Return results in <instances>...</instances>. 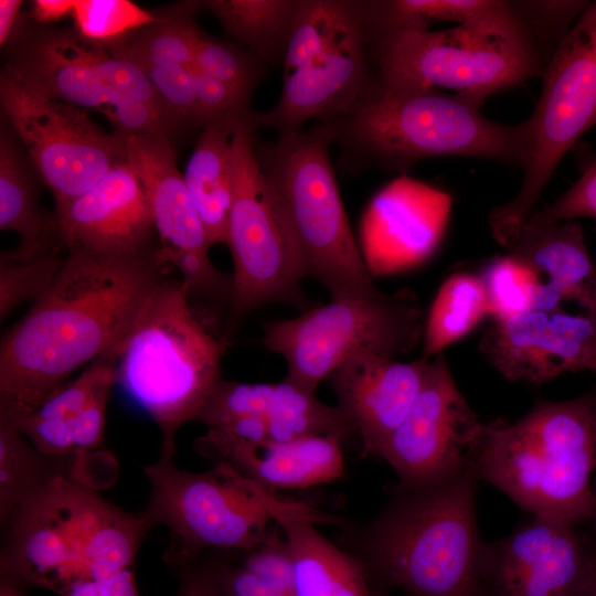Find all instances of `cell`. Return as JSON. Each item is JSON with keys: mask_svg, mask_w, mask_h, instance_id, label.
<instances>
[{"mask_svg": "<svg viewBox=\"0 0 596 596\" xmlns=\"http://www.w3.org/2000/svg\"><path fill=\"white\" fill-rule=\"evenodd\" d=\"M143 471L150 483L143 511L155 525L168 528L163 560L179 574L203 555L252 550L275 526L260 487L226 464L192 472L160 456Z\"/></svg>", "mask_w": 596, "mask_h": 596, "instance_id": "cell-11", "label": "cell"}, {"mask_svg": "<svg viewBox=\"0 0 596 596\" xmlns=\"http://www.w3.org/2000/svg\"><path fill=\"white\" fill-rule=\"evenodd\" d=\"M479 352L507 381L534 385L596 372V321L583 312L532 309L490 319Z\"/></svg>", "mask_w": 596, "mask_h": 596, "instance_id": "cell-19", "label": "cell"}, {"mask_svg": "<svg viewBox=\"0 0 596 596\" xmlns=\"http://www.w3.org/2000/svg\"><path fill=\"white\" fill-rule=\"evenodd\" d=\"M78 457H54L39 451L17 425L0 415V520L3 526L18 508L57 476H68ZM77 480V479H76Z\"/></svg>", "mask_w": 596, "mask_h": 596, "instance_id": "cell-29", "label": "cell"}, {"mask_svg": "<svg viewBox=\"0 0 596 596\" xmlns=\"http://www.w3.org/2000/svg\"><path fill=\"white\" fill-rule=\"evenodd\" d=\"M62 596H140L135 570H117L72 584Z\"/></svg>", "mask_w": 596, "mask_h": 596, "instance_id": "cell-41", "label": "cell"}, {"mask_svg": "<svg viewBox=\"0 0 596 596\" xmlns=\"http://www.w3.org/2000/svg\"><path fill=\"white\" fill-rule=\"evenodd\" d=\"M480 274L488 292L490 319L532 309H561L562 302L543 278L509 253L493 258Z\"/></svg>", "mask_w": 596, "mask_h": 596, "instance_id": "cell-33", "label": "cell"}, {"mask_svg": "<svg viewBox=\"0 0 596 596\" xmlns=\"http://www.w3.org/2000/svg\"><path fill=\"white\" fill-rule=\"evenodd\" d=\"M536 22H486L446 30H404L368 42L375 82L445 87L480 105L501 89L543 75L554 52Z\"/></svg>", "mask_w": 596, "mask_h": 596, "instance_id": "cell-8", "label": "cell"}, {"mask_svg": "<svg viewBox=\"0 0 596 596\" xmlns=\"http://www.w3.org/2000/svg\"><path fill=\"white\" fill-rule=\"evenodd\" d=\"M341 438L312 436L290 441L253 443L209 428L194 443L195 450L231 466L258 487L275 491L300 489L340 478L344 469Z\"/></svg>", "mask_w": 596, "mask_h": 596, "instance_id": "cell-23", "label": "cell"}, {"mask_svg": "<svg viewBox=\"0 0 596 596\" xmlns=\"http://www.w3.org/2000/svg\"><path fill=\"white\" fill-rule=\"evenodd\" d=\"M451 206L449 193L406 174L384 185L360 222L359 248L371 276L403 273L427 262L441 243Z\"/></svg>", "mask_w": 596, "mask_h": 596, "instance_id": "cell-20", "label": "cell"}, {"mask_svg": "<svg viewBox=\"0 0 596 596\" xmlns=\"http://www.w3.org/2000/svg\"><path fill=\"white\" fill-rule=\"evenodd\" d=\"M0 104L1 116L52 192L56 214L127 163L126 136L106 132L86 109L32 94L3 74Z\"/></svg>", "mask_w": 596, "mask_h": 596, "instance_id": "cell-15", "label": "cell"}, {"mask_svg": "<svg viewBox=\"0 0 596 596\" xmlns=\"http://www.w3.org/2000/svg\"><path fill=\"white\" fill-rule=\"evenodd\" d=\"M139 67V66H138ZM151 83L173 136L203 127L194 91V63L188 67H140Z\"/></svg>", "mask_w": 596, "mask_h": 596, "instance_id": "cell-37", "label": "cell"}, {"mask_svg": "<svg viewBox=\"0 0 596 596\" xmlns=\"http://www.w3.org/2000/svg\"><path fill=\"white\" fill-rule=\"evenodd\" d=\"M331 131L317 121L309 128L256 140L260 170L281 211L302 277L319 281L332 299L375 294L352 234L329 158Z\"/></svg>", "mask_w": 596, "mask_h": 596, "instance_id": "cell-7", "label": "cell"}, {"mask_svg": "<svg viewBox=\"0 0 596 596\" xmlns=\"http://www.w3.org/2000/svg\"><path fill=\"white\" fill-rule=\"evenodd\" d=\"M590 392L536 403L517 422L489 421L475 465L486 481L533 517L587 525L596 511Z\"/></svg>", "mask_w": 596, "mask_h": 596, "instance_id": "cell-5", "label": "cell"}, {"mask_svg": "<svg viewBox=\"0 0 596 596\" xmlns=\"http://www.w3.org/2000/svg\"><path fill=\"white\" fill-rule=\"evenodd\" d=\"M216 570L221 596H284L249 573L240 562L216 560Z\"/></svg>", "mask_w": 596, "mask_h": 596, "instance_id": "cell-42", "label": "cell"}, {"mask_svg": "<svg viewBox=\"0 0 596 596\" xmlns=\"http://www.w3.org/2000/svg\"><path fill=\"white\" fill-rule=\"evenodd\" d=\"M200 1L174 6L158 13L160 20L128 34L106 46L109 52L139 67H188L194 63L200 26L195 15Z\"/></svg>", "mask_w": 596, "mask_h": 596, "instance_id": "cell-31", "label": "cell"}, {"mask_svg": "<svg viewBox=\"0 0 596 596\" xmlns=\"http://www.w3.org/2000/svg\"><path fill=\"white\" fill-rule=\"evenodd\" d=\"M595 225H596V219H595Z\"/></svg>", "mask_w": 596, "mask_h": 596, "instance_id": "cell-51", "label": "cell"}, {"mask_svg": "<svg viewBox=\"0 0 596 596\" xmlns=\"http://www.w3.org/2000/svg\"><path fill=\"white\" fill-rule=\"evenodd\" d=\"M177 596H221L217 583L216 558L204 556L183 572Z\"/></svg>", "mask_w": 596, "mask_h": 596, "instance_id": "cell-43", "label": "cell"}, {"mask_svg": "<svg viewBox=\"0 0 596 596\" xmlns=\"http://www.w3.org/2000/svg\"><path fill=\"white\" fill-rule=\"evenodd\" d=\"M593 490H594V493L596 496V476L593 479ZM585 526L588 528L587 532H588L590 539L593 540V542L596 545V511H595V514H594L592 521Z\"/></svg>", "mask_w": 596, "mask_h": 596, "instance_id": "cell-48", "label": "cell"}, {"mask_svg": "<svg viewBox=\"0 0 596 596\" xmlns=\"http://www.w3.org/2000/svg\"><path fill=\"white\" fill-rule=\"evenodd\" d=\"M238 561L249 573L284 596H294L292 561L287 540L275 524L270 533Z\"/></svg>", "mask_w": 596, "mask_h": 596, "instance_id": "cell-39", "label": "cell"}, {"mask_svg": "<svg viewBox=\"0 0 596 596\" xmlns=\"http://www.w3.org/2000/svg\"><path fill=\"white\" fill-rule=\"evenodd\" d=\"M590 396H592V419H593V428H594L595 445H596V389L590 391Z\"/></svg>", "mask_w": 596, "mask_h": 596, "instance_id": "cell-49", "label": "cell"}, {"mask_svg": "<svg viewBox=\"0 0 596 596\" xmlns=\"http://www.w3.org/2000/svg\"><path fill=\"white\" fill-rule=\"evenodd\" d=\"M432 359L403 362L358 353L328 377L338 407L362 443V456H377L403 423L427 377Z\"/></svg>", "mask_w": 596, "mask_h": 596, "instance_id": "cell-21", "label": "cell"}, {"mask_svg": "<svg viewBox=\"0 0 596 596\" xmlns=\"http://www.w3.org/2000/svg\"><path fill=\"white\" fill-rule=\"evenodd\" d=\"M571 596H596V545L594 557Z\"/></svg>", "mask_w": 596, "mask_h": 596, "instance_id": "cell-46", "label": "cell"}, {"mask_svg": "<svg viewBox=\"0 0 596 596\" xmlns=\"http://www.w3.org/2000/svg\"><path fill=\"white\" fill-rule=\"evenodd\" d=\"M71 17L81 36L105 46L160 20L129 0H76Z\"/></svg>", "mask_w": 596, "mask_h": 596, "instance_id": "cell-35", "label": "cell"}, {"mask_svg": "<svg viewBox=\"0 0 596 596\" xmlns=\"http://www.w3.org/2000/svg\"><path fill=\"white\" fill-rule=\"evenodd\" d=\"M488 423L471 408L439 353L432 358L423 389L379 457L405 485L475 472Z\"/></svg>", "mask_w": 596, "mask_h": 596, "instance_id": "cell-16", "label": "cell"}, {"mask_svg": "<svg viewBox=\"0 0 596 596\" xmlns=\"http://www.w3.org/2000/svg\"><path fill=\"white\" fill-rule=\"evenodd\" d=\"M1 74L38 96L104 115L123 136L173 138L159 98L136 64L73 28L19 23Z\"/></svg>", "mask_w": 596, "mask_h": 596, "instance_id": "cell-9", "label": "cell"}, {"mask_svg": "<svg viewBox=\"0 0 596 596\" xmlns=\"http://www.w3.org/2000/svg\"><path fill=\"white\" fill-rule=\"evenodd\" d=\"M238 121L202 127L183 174L210 246L227 244L234 194L232 136Z\"/></svg>", "mask_w": 596, "mask_h": 596, "instance_id": "cell-27", "label": "cell"}, {"mask_svg": "<svg viewBox=\"0 0 596 596\" xmlns=\"http://www.w3.org/2000/svg\"><path fill=\"white\" fill-rule=\"evenodd\" d=\"M481 105L436 88L397 87L375 82L347 111L317 120L340 148L349 172L369 169L405 172L421 160L467 157L523 168L528 125L485 117Z\"/></svg>", "mask_w": 596, "mask_h": 596, "instance_id": "cell-3", "label": "cell"}, {"mask_svg": "<svg viewBox=\"0 0 596 596\" xmlns=\"http://www.w3.org/2000/svg\"><path fill=\"white\" fill-rule=\"evenodd\" d=\"M259 128L256 111L241 119L232 136L234 194L227 245L234 274L228 326L273 302L309 309L300 287L304 278L277 200L255 151Z\"/></svg>", "mask_w": 596, "mask_h": 596, "instance_id": "cell-14", "label": "cell"}, {"mask_svg": "<svg viewBox=\"0 0 596 596\" xmlns=\"http://www.w3.org/2000/svg\"><path fill=\"white\" fill-rule=\"evenodd\" d=\"M582 529L533 517L486 543L478 596H571L595 554Z\"/></svg>", "mask_w": 596, "mask_h": 596, "instance_id": "cell-18", "label": "cell"}, {"mask_svg": "<svg viewBox=\"0 0 596 596\" xmlns=\"http://www.w3.org/2000/svg\"><path fill=\"white\" fill-rule=\"evenodd\" d=\"M579 217L596 219V160L552 203L535 211L525 224L552 225Z\"/></svg>", "mask_w": 596, "mask_h": 596, "instance_id": "cell-40", "label": "cell"}, {"mask_svg": "<svg viewBox=\"0 0 596 596\" xmlns=\"http://www.w3.org/2000/svg\"><path fill=\"white\" fill-rule=\"evenodd\" d=\"M509 249L543 278L561 302L577 304L596 321V267L578 222L524 224Z\"/></svg>", "mask_w": 596, "mask_h": 596, "instance_id": "cell-26", "label": "cell"}, {"mask_svg": "<svg viewBox=\"0 0 596 596\" xmlns=\"http://www.w3.org/2000/svg\"><path fill=\"white\" fill-rule=\"evenodd\" d=\"M44 184L20 139L8 120L0 124V230L19 235V244L1 254L31 258L63 246L55 212L40 201Z\"/></svg>", "mask_w": 596, "mask_h": 596, "instance_id": "cell-25", "label": "cell"}, {"mask_svg": "<svg viewBox=\"0 0 596 596\" xmlns=\"http://www.w3.org/2000/svg\"><path fill=\"white\" fill-rule=\"evenodd\" d=\"M76 0H35L29 17L38 25L47 26L72 15Z\"/></svg>", "mask_w": 596, "mask_h": 596, "instance_id": "cell-44", "label": "cell"}, {"mask_svg": "<svg viewBox=\"0 0 596 596\" xmlns=\"http://www.w3.org/2000/svg\"><path fill=\"white\" fill-rule=\"evenodd\" d=\"M479 479L395 483L382 509L353 530L351 550L371 585L407 596H478L485 542L476 518Z\"/></svg>", "mask_w": 596, "mask_h": 596, "instance_id": "cell-2", "label": "cell"}, {"mask_svg": "<svg viewBox=\"0 0 596 596\" xmlns=\"http://www.w3.org/2000/svg\"><path fill=\"white\" fill-rule=\"evenodd\" d=\"M265 419L269 439L275 441L312 436H337L342 439L355 432L338 406L322 403L316 393L287 377L274 383Z\"/></svg>", "mask_w": 596, "mask_h": 596, "instance_id": "cell-32", "label": "cell"}, {"mask_svg": "<svg viewBox=\"0 0 596 596\" xmlns=\"http://www.w3.org/2000/svg\"><path fill=\"white\" fill-rule=\"evenodd\" d=\"M20 0L0 1V45L6 46L20 21Z\"/></svg>", "mask_w": 596, "mask_h": 596, "instance_id": "cell-45", "label": "cell"}, {"mask_svg": "<svg viewBox=\"0 0 596 596\" xmlns=\"http://www.w3.org/2000/svg\"><path fill=\"white\" fill-rule=\"evenodd\" d=\"M300 0H207L201 8L268 65L283 64Z\"/></svg>", "mask_w": 596, "mask_h": 596, "instance_id": "cell-28", "label": "cell"}, {"mask_svg": "<svg viewBox=\"0 0 596 596\" xmlns=\"http://www.w3.org/2000/svg\"><path fill=\"white\" fill-rule=\"evenodd\" d=\"M153 526L145 511H125L93 487L57 476L2 526L1 579L62 596L75 582L134 568Z\"/></svg>", "mask_w": 596, "mask_h": 596, "instance_id": "cell-4", "label": "cell"}, {"mask_svg": "<svg viewBox=\"0 0 596 596\" xmlns=\"http://www.w3.org/2000/svg\"><path fill=\"white\" fill-rule=\"evenodd\" d=\"M487 317L490 306L481 274L453 273L439 287L425 318L422 358L443 353Z\"/></svg>", "mask_w": 596, "mask_h": 596, "instance_id": "cell-30", "label": "cell"}, {"mask_svg": "<svg viewBox=\"0 0 596 596\" xmlns=\"http://www.w3.org/2000/svg\"><path fill=\"white\" fill-rule=\"evenodd\" d=\"M262 494L289 546L294 596H375L358 560L316 528V523L340 524V520L326 517L306 503L280 499L263 488Z\"/></svg>", "mask_w": 596, "mask_h": 596, "instance_id": "cell-24", "label": "cell"}, {"mask_svg": "<svg viewBox=\"0 0 596 596\" xmlns=\"http://www.w3.org/2000/svg\"><path fill=\"white\" fill-rule=\"evenodd\" d=\"M375 596H385V595H383V594H376V592H375ZM403 596H407V595H403Z\"/></svg>", "mask_w": 596, "mask_h": 596, "instance_id": "cell-50", "label": "cell"}, {"mask_svg": "<svg viewBox=\"0 0 596 596\" xmlns=\"http://www.w3.org/2000/svg\"><path fill=\"white\" fill-rule=\"evenodd\" d=\"M283 68L278 102L256 111L259 127L298 130L360 102L375 85L361 0H300Z\"/></svg>", "mask_w": 596, "mask_h": 596, "instance_id": "cell-10", "label": "cell"}, {"mask_svg": "<svg viewBox=\"0 0 596 596\" xmlns=\"http://www.w3.org/2000/svg\"><path fill=\"white\" fill-rule=\"evenodd\" d=\"M0 596H26V595L23 588L1 579Z\"/></svg>", "mask_w": 596, "mask_h": 596, "instance_id": "cell-47", "label": "cell"}, {"mask_svg": "<svg viewBox=\"0 0 596 596\" xmlns=\"http://www.w3.org/2000/svg\"><path fill=\"white\" fill-rule=\"evenodd\" d=\"M528 125V153L518 193L494 206L488 224L496 242L510 248L555 169L596 124V1L587 6L555 49Z\"/></svg>", "mask_w": 596, "mask_h": 596, "instance_id": "cell-13", "label": "cell"}, {"mask_svg": "<svg viewBox=\"0 0 596 596\" xmlns=\"http://www.w3.org/2000/svg\"><path fill=\"white\" fill-rule=\"evenodd\" d=\"M425 317L408 288L332 299L298 317L266 322L262 341L287 364V379L316 393L319 384L358 353L408 355L423 340Z\"/></svg>", "mask_w": 596, "mask_h": 596, "instance_id": "cell-12", "label": "cell"}, {"mask_svg": "<svg viewBox=\"0 0 596 596\" xmlns=\"http://www.w3.org/2000/svg\"><path fill=\"white\" fill-rule=\"evenodd\" d=\"M127 163L140 180L160 240L159 255L180 270L191 294L211 302H231L233 276L209 257L201 219L179 171L172 139L163 135L126 136Z\"/></svg>", "mask_w": 596, "mask_h": 596, "instance_id": "cell-17", "label": "cell"}, {"mask_svg": "<svg viewBox=\"0 0 596 596\" xmlns=\"http://www.w3.org/2000/svg\"><path fill=\"white\" fill-rule=\"evenodd\" d=\"M274 383L232 382L221 379L195 421L209 428L242 416H263L267 412Z\"/></svg>", "mask_w": 596, "mask_h": 596, "instance_id": "cell-38", "label": "cell"}, {"mask_svg": "<svg viewBox=\"0 0 596 596\" xmlns=\"http://www.w3.org/2000/svg\"><path fill=\"white\" fill-rule=\"evenodd\" d=\"M155 246L99 255L66 251L50 288L1 340L0 415L36 409L70 376L115 350L168 265Z\"/></svg>", "mask_w": 596, "mask_h": 596, "instance_id": "cell-1", "label": "cell"}, {"mask_svg": "<svg viewBox=\"0 0 596 596\" xmlns=\"http://www.w3.org/2000/svg\"><path fill=\"white\" fill-rule=\"evenodd\" d=\"M196 70L225 88L244 107L251 108L266 64L238 44L213 38L201 30L195 45Z\"/></svg>", "mask_w": 596, "mask_h": 596, "instance_id": "cell-34", "label": "cell"}, {"mask_svg": "<svg viewBox=\"0 0 596 596\" xmlns=\"http://www.w3.org/2000/svg\"><path fill=\"white\" fill-rule=\"evenodd\" d=\"M56 216L65 251L124 255L156 246L150 205L128 163L115 167Z\"/></svg>", "mask_w": 596, "mask_h": 596, "instance_id": "cell-22", "label": "cell"}, {"mask_svg": "<svg viewBox=\"0 0 596 596\" xmlns=\"http://www.w3.org/2000/svg\"><path fill=\"white\" fill-rule=\"evenodd\" d=\"M61 248L18 259L0 256V319L26 301H36L57 276L65 254ZM65 249V248H64Z\"/></svg>", "mask_w": 596, "mask_h": 596, "instance_id": "cell-36", "label": "cell"}, {"mask_svg": "<svg viewBox=\"0 0 596 596\" xmlns=\"http://www.w3.org/2000/svg\"><path fill=\"white\" fill-rule=\"evenodd\" d=\"M225 350L191 307L188 283L162 278L116 348L115 366V384L159 427L160 456L175 457L177 433L222 379Z\"/></svg>", "mask_w": 596, "mask_h": 596, "instance_id": "cell-6", "label": "cell"}]
</instances>
